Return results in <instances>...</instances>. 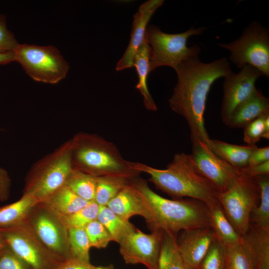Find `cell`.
<instances>
[{
  "label": "cell",
  "instance_id": "cell-1",
  "mask_svg": "<svg viewBox=\"0 0 269 269\" xmlns=\"http://www.w3.org/2000/svg\"><path fill=\"white\" fill-rule=\"evenodd\" d=\"M177 83L168 100L170 108L186 120L190 131L191 143L210 139L205 127L204 112L210 89L216 80L233 73L225 57L209 63L198 56L182 62L175 70Z\"/></svg>",
  "mask_w": 269,
  "mask_h": 269
},
{
  "label": "cell",
  "instance_id": "cell-2",
  "mask_svg": "<svg viewBox=\"0 0 269 269\" xmlns=\"http://www.w3.org/2000/svg\"><path fill=\"white\" fill-rule=\"evenodd\" d=\"M130 183L149 213L148 225L152 231H161L176 236L180 231L210 226L209 209L203 202L191 198H164L138 176L131 178Z\"/></svg>",
  "mask_w": 269,
  "mask_h": 269
},
{
  "label": "cell",
  "instance_id": "cell-3",
  "mask_svg": "<svg viewBox=\"0 0 269 269\" xmlns=\"http://www.w3.org/2000/svg\"><path fill=\"white\" fill-rule=\"evenodd\" d=\"M140 173L149 175V180L162 192L177 199H194L208 207L219 202V191L195 167L190 154L176 153L165 169H157L139 162H132Z\"/></svg>",
  "mask_w": 269,
  "mask_h": 269
},
{
  "label": "cell",
  "instance_id": "cell-4",
  "mask_svg": "<svg viewBox=\"0 0 269 269\" xmlns=\"http://www.w3.org/2000/svg\"><path fill=\"white\" fill-rule=\"evenodd\" d=\"M73 167L95 177L120 175L131 179L140 173L113 142L94 134L81 132L71 138Z\"/></svg>",
  "mask_w": 269,
  "mask_h": 269
},
{
  "label": "cell",
  "instance_id": "cell-5",
  "mask_svg": "<svg viewBox=\"0 0 269 269\" xmlns=\"http://www.w3.org/2000/svg\"><path fill=\"white\" fill-rule=\"evenodd\" d=\"M71 139L35 162L28 172L22 195L44 202L65 185L73 167Z\"/></svg>",
  "mask_w": 269,
  "mask_h": 269
},
{
  "label": "cell",
  "instance_id": "cell-6",
  "mask_svg": "<svg viewBox=\"0 0 269 269\" xmlns=\"http://www.w3.org/2000/svg\"><path fill=\"white\" fill-rule=\"evenodd\" d=\"M206 27L202 26L179 33L170 34L163 32L157 26L147 27L145 38L149 46V72L161 66H169L175 70L184 61L198 56L200 47L197 45L188 47L190 37L202 33Z\"/></svg>",
  "mask_w": 269,
  "mask_h": 269
},
{
  "label": "cell",
  "instance_id": "cell-7",
  "mask_svg": "<svg viewBox=\"0 0 269 269\" xmlns=\"http://www.w3.org/2000/svg\"><path fill=\"white\" fill-rule=\"evenodd\" d=\"M45 247L62 262L72 258L69 227L63 215L45 202H38L23 223Z\"/></svg>",
  "mask_w": 269,
  "mask_h": 269
},
{
  "label": "cell",
  "instance_id": "cell-8",
  "mask_svg": "<svg viewBox=\"0 0 269 269\" xmlns=\"http://www.w3.org/2000/svg\"><path fill=\"white\" fill-rule=\"evenodd\" d=\"M260 199L258 184L242 169L228 188L218 195V201L226 217L242 237L249 228L251 212L259 205Z\"/></svg>",
  "mask_w": 269,
  "mask_h": 269
},
{
  "label": "cell",
  "instance_id": "cell-9",
  "mask_svg": "<svg viewBox=\"0 0 269 269\" xmlns=\"http://www.w3.org/2000/svg\"><path fill=\"white\" fill-rule=\"evenodd\" d=\"M13 53L15 61L36 81L57 83L66 77L69 69L59 51L51 45L19 44Z\"/></svg>",
  "mask_w": 269,
  "mask_h": 269
},
{
  "label": "cell",
  "instance_id": "cell-10",
  "mask_svg": "<svg viewBox=\"0 0 269 269\" xmlns=\"http://www.w3.org/2000/svg\"><path fill=\"white\" fill-rule=\"evenodd\" d=\"M218 45L230 52V60L239 69L250 65L269 77V32L259 22H251L238 39Z\"/></svg>",
  "mask_w": 269,
  "mask_h": 269
},
{
  "label": "cell",
  "instance_id": "cell-11",
  "mask_svg": "<svg viewBox=\"0 0 269 269\" xmlns=\"http://www.w3.org/2000/svg\"><path fill=\"white\" fill-rule=\"evenodd\" d=\"M3 244L29 269H58L63 262L55 257L23 223L0 230Z\"/></svg>",
  "mask_w": 269,
  "mask_h": 269
},
{
  "label": "cell",
  "instance_id": "cell-12",
  "mask_svg": "<svg viewBox=\"0 0 269 269\" xmlns=\"http://www.w3.org/2000/svg\"><path fill=\"white\" fill-rule=\"evenodd\" d=\"M162 235L161 231L146 234L135 228L119 244L120 253L126 263L157 269Z\"/></svg>",
  "mask_w": 269,
  "mask_h": 269
},
{
  "label": "cell",
  "instance_id": "cell-13",
  "mask_svg": "<svg viewBox=\"0 0 269 269\" xmlns=\"http://www.w3.org/2000/svg\"><path fill=\"white\" fill-rule=\"evenodd\" d=\"M190 155L199 173L219 192L225 191L241 171L219 158L201 140L192 143Z\"/></svg>",
  "mask_w": 269,
  "mask_h": 269
},
{
  "label": "cell",
  "instance_id": "cell-14",
  "mask_svg": "<svg viewBox=\"0 0 269 269\" xmlns=\"http://www.w3.org/2000/svg\"><path fill=\"white\" fill-rule=\"evenodd\" d=\"M263 74L255 67L245 65L239 72L224 78L221 116L224 123L235 108L256 89L255 83Z\"/></svg>",
  "mask_w": 269,
  "mask_h": 269
},
{
  "label": "cell",
  "instance_id": "cell-15",
  "mask_svg": "<svg viewBox=\"0 0 269 269\" xmlns=\"http://www.w3.org/2000/svg\"><path fill=\"white\" fill-rule=\"evenodd\" d=\"M216 239L212 229L208 226L183 231L176 242L178 251L187 266L197 269Z\"/></svg>",
  "mask_w": 269,
  "mask_h": 269
},
{
  "label": "cell",
  "instance_id": "cell-16",
  "mask_svg": "<svg viewBox=\"0 0 269 269\" xmlns=\"http://www.w3.org/2000/svg\"><path fill=\"white\" fill-rule=\"evenodd\" d=\"M163 0H149L143 3L134 15L131 38L122 57L118 62L116 71L132 68L135 54L144 38L147 24L156 10L163 3Z\"/></svg>",
  "mask_w": 269,
  "mask_h": 269
},
{
  "label": "cell",
  "instance_id": "cell-17",
  "mask_svg": "<svg viewBox=\"0 0 269 269\" xmlns=\"http://www.w3.org/2000/svg\"><path fill=\"white\" fill-rule=\"evenodd\" d=\"M269 113V99L257 89L238 105L224 123L232 128H244L260 116Z\"/></svg>",
  "mask_w": 269,
  "mask_h": 269
},
{
  "label": "cell",
  "instance_id": "cell-18",
  "mask_svg": "<svg viewBox=\"0 0 269 269\" xmlns=\"http://www.w3.org/2000/svg\"><path fill=\"white\" fill-rule=\"evenodd\" d=\"M107 206L125 220L129 221L130 218L137 215L143 217L148 224L150 222L147 209L130 183L112 199Z\"/></svg>",
  "mask_w": 269,
  "mask_h": 269
},
{
  "label": "cell",
  "instance_id": "cell-19",
  "mask_svg": "<svg viewBox=\"0 0 269 269\" xmlns=\"http://www.w3.org/2000/svg\"><path fill=\"white\" fill-rule=\"evenodd\" d=\"M242 239L255 269H269V229L259 228L250 224Z\"/></svg>",
  "mask_w": 269,
  "mask_h": 269
},
{
  "label": "cell",
  "instance_id": "cell-20",
  "mask_svg": "<svg viewBox=\"0 0 269 269\" xmlns=\"http://www.w3.org/2000/svg\"><path fill=\"white\" fill-rule=\"evenodd\" d=\"M206 144L219 158L239 169L248 165L249 158L257 147L256 145L243 146L210 138Z\"/></svg>",
  "mask_w": 269,
  "mask_h": 269
},
{
  "label": "cell",
  "instance_id": "cell-21",
  "mask_svg": "<svg viewBox=\"0 0 269 269\" xmlns=\"http://www.w3.org/2000/svg\"><path fill=\"white\" fill-rule=\"evenodd\" d=\"M149 46L145 39L138 49L133 62L138 78L135 88L138 90L143 97V101L145 108L152 111L157 110L154 100L147 87V79L149 69Z\"/></svg>",
  "mask_w": 269,
  "mask_h": 269
},
{
  "label": "cell",
  "instance_id": "cell-22",
  "mask_svg": "<svg viewBox=\"0 0 269 269\" xmlns=\"http://www.w3.org/2000/svg\"><path fill=\"white\" fill-rule=\"evenodd\" d=\"M38 202L31 196L22 195L18 200L0 207V230L21 225Z\"/></svg>",
  "mask_w": 269,
  "mask_h": 269
},
{
  "label": "cell",
  "instance_id": "cell-23",
  "mask_svg": "<svg viewBox=\"0 0 269 269\" xmlns=\"http://www.w3.org/2000/svg\"><path fill=\"white\" fill-rule=\"evenodd\" d=\"M210 227L217 240L226 246L240 242L242 237L235 230L226 217L219 202L208 207Z\"/></svg>",
  "mask_w": 269,
  "mask_h": 269
},
{
  "label": "cell",
  "instance_id": "cell-24",
  "mask_svg": "<svg viewBox=\"0 0 269 269\" xmlns=\"http://www.w3.org/2000/svg\"><path fill=\"white\" fill-rule=\"evenodd\" d=\"M44 202L63 216L76 212L89 202L78 196L65 185L56 190Z\"/></svg>",
  "mask_w": 269,
  "mask_h": 269
},
{
  "label": "cell",
  "instance_id": "cell-25",
  "mask_svg": "<svg viewBox=\"0 0 269 269\" xmlns=\"http://www.w3.org/2000/svg\"><path fill=\"white\" fill-rule=\"evenodd\" d=\"M130 178L120 175L97 177L94 201L100 206H107L122 190L130 184Z\"/></svg>",
  "mask_w": 269,
  "mask_h": 269
},
{
  "label": "cell",
  "instance_id": "cell-26",
  "mask_svg": "<svg viewBox=\"0 0 269 269\" xmlns=\"http://www.w3.org/2000/svg\"><path fill=\"white\" fill-rule=\"evenodd\" d=\"M157 269H192L185 264L178 251L176 236L162 232Z\"/></svg>",
  "mask_w": 269,
  "mask_h": 269
},
{
  "label": "cell",
  "instance_id": "cell-27",
  "mask_svg": "<svg viewBox=\"0 0 269 269\" xmlns=\"http://www.w3.org/2000/svg\"><path fill=\"white\" fill-rule=\"evenodd\" d=\"M106 229L113 241L119 244L135 227L113 212L108 206H100L97 219Z\"/></svg>",
  "mask_w": 269,
  "mask_h": 269
},
{
  "label": "cell",
  "instance_id": "cell-28",
  "mask_svg": "<svg viewBox=\"0 0 269 269\" xmlns=\"http://www.w3.org/2000/svg\"><path fill=\"white\" fill-rule=\"evenodd\" d=\"M253 177L260 188V199L259 205L251 212L250 224L269 229V175Z\"/></svg>",
  "mask_w": 269,
  "mask_h": 269
},
{
  "label": "cell",
  "instance_id": "cell-29",
  "mask_svg": "<svg viewBox=\"0 0 269 269\" xmlns=\"http://www.w3.org/2000/svg\"><path fill=\"white\" fill-rule=\"evenodd\" d=\"M97 177L73 168L65 185L82 199L91 201L94 200Z\"/></svg>",
  "mask_w": 269,
  "mask_h": 269
},
{
  "label": "cell",
  "instance_id": "cell-30",
  "mask_svg": "<svg viewBox=\"0 0 269 269\" xmlns=\"http://www.w3.org/2000/svg\"><path fill=\"white\" fill-rule=\"evenodd\" d=\"M227 269H255L243 239L235 244L226 246Z\"/></svg>",
  "mask_w": 269,
  "mask_h": 269
},
{
  "label": "cell",
  "instance_id": "cell-31",
  "mask_svg": "<svg viewBox=\"0 0 269 269\" xmlns=\"http://www.w3.org/2000/svg\"><path fill=\"white\" fill-rule=\"evenodd\" d=\"M69 242L72 258L90 262L91 246L84 228H69Z\"/></svg>",
  "mask_w": 269,
  "mask_h": 269
},
{
  "label": "cell",
  "instance_id": "cell-32",
  "mask_svg": "<svg viewBox=\"0 0 269 269\" xmlns=\"http://www.w3.org/2000/svg\"><path fill=\"white\" fill-rule=\"evenodd\" d=\"M99 208L100 206L93 200L76 212L63 217L69 228H84L89 223L97 219Z\"/></svg>",
  "mask_w": 269,
  "mask_h": 269
},
{
  "label": "cell",
  "instance_id": "cell-33",
  "mask_svg": "<svg viewBox=\"0 0 269 269\" xmlns=\"http://www.w3.org/2000/svg\"><path fill=\"white\" fill-rule=\"evenodd\" d=\"M226 246L216 240L201 261L197 269H225Z\"/></svg>",
  "mask_w": 269,
  "mask_h": 269
},
{
  "label": "cell",
  "instance_id": "cell-34",
  "mask_svg": "<svg viewBox=\"0 0 269 269\" xmlns=\"http://www.w3.org/2000/svg\"><path fill=\"white\" fill-rule=\"evenodd\" d=\"M84 229L91 247L106 248L112 238L105 227L97 220L89 223Z\"/></svg>",
  "mask_w": 269,
  "mask_h": 269
},
{
  "label": "cell",
  "instance_id": "cell-35",
  "mask_svg": "<svg viewBox=\"0 0 269 269\" xmlns=\"http://www.w3.org/2000/svg\"><path fill=\"white\" fill-rule=\"evenodd\" d=\"M268 116L269 113L263 115L244 127L243 139L248 145H255L262 138L265 121Z\"/></svg>",
  "mask_w": 269,
  "mask_h": 269
},
{
  "label": "cell",
  "instance_id": "cell-36",
  "mask_svg": "<svg viewBox=\"0 0 269 269\" xmlns=\"http://www.w3.org/2000/svg\"><path fill=\"white\" fill-rule=\"evenodd\" d=\"M19 44L6 27V17L0 14V53L13 52Z\"/></svg>",
  "mask_w": 269,
  "mask_h": 269
},
{
  "label": "cell",
  "instance_id": "cell-37",
  "mask_svg": "<svg viewBox=\"0 0 269 269\" xmlns=\"http://www.w3.org/2000/svg\"><path fill=\"white\" fill-rule=\"evenodd\" d=\"M0 269H29L4 244L0 250Z\"/></svg>",
  "mask_w": 269,
  "mask_h": 269
},
{
  "label": "cell",
  "instance_id": "cell-38",
  "mask_svg": "<svg viewBox=\"0 0 269 269\" xmlns=\"http://www.w3.org/2000/svg\"><path fill=\"white\" fill-rule=\"evenodd\" d=\"M269 160V146L257 147L252 153L248 166H253Z\"/></svg>",
  "mask_w": 269,
  "mask_h": 269
},
{
  "label": "cell",
  "instance_id": "cell-39",
  "mask_svg": "<svg viewBox=\"0 0 269 269\" xmlns=\"http://www.w3.org/2000/svg\"><path fill=\"white\" fill-rule=\"evenodd\" d=\"M11 185L10 178L7 172L0 168V201H4L8 199L10 194Z\"/></svg>",
  "mask_w": 269,
  "mask_h": 269
},
{
  "label": "cell",
  "instance_id": "cell-40",
  "mask_svg": "<svg viewBox=\"0 0 269 269\" xmlns=\"http://www.w3.org/2000/svg\"><path fill=\"white\" fill-rule=\"evenodd\" d=\"M252 177L269 175V160L253 166H247L242 169Z\"/></svg>",
  "mask_w": 269,
  "mask_h": 269
},
{
  "label": "cell",
  "instance_id": "cell-41",
  "mask_svg": "<svg viewBox=\"0 0 269 269\" xmlns=\"http://www.w3.org/2000/svg\"><path fill=\"white\" fill-rule=\"evenodd\" d=\"M96 268L90 262L71 258L63 262L58 269H95Z\"/></svg>",
  "mask_w": 269,
  "mask_h": 269
},
{
  "label": "cell",
  "instance_id": "cell-42",
  "mask_svg": "<svg viewBox=\"0 0 269 269\" xmlns=\"http://www.w3.org/2000/svg\"><path fill=\"white\" fill-rule=\"evenodd\" d=\"M15 61L13 52L0 53V65H4Z\"/></svg>",
  "mask_w": 269,
  "mask_h": 269
},
{
  "label": "cell",
  "instance_id": "cell-43",
  "mask_svg": "<svg viewBox=\"0 0 269 269\" xmlns=\"http://www.w3.org/2000/svg\"><path fill=\"white\" fill-rule=\"evenodd\" d=\"M262 138L269 139V116H268L265 121L264 132Z\"/></svg>",
  "mask_w": 269,
  "mask_h": 269
},
{
  "label": "cell",
  "instance_id": "cell-44",
  "mask_svg": "<svg viewBox=\"0 0 269 269\" xmlns=\"http://www.w3.org/2000/svg\"><path fill=\"white\" fill-rule=\"evenodd\" d=\"M95 269H111L110 268L97 267Z\"/></svg>",
  "mask_w": 269,
  "mask_h": 269
},
{
  "label": "cell",
  "instance_id": "cell-45",
  "mask_svg": "<svg viewBox=\"0 0 269 269\" xmlns=\"http://www.w3.org/2000/svg\"><path fill=\"white\" fill-rule=\"evenodd\" d=\"M3 245V242L0 235V245Z\"/></svg>",
  "mask_w": 269,
  "mask_h": 269
},
{
  "label": "cell",
  "instance_id": "cell-46",
  "mask_svg": "<svg viewBox=\"0 0 269 269\" xmlns=\"http://www.w3.org/2000/svg\"><path fill=\"white\" fill-rule=\"evenodd\" d=\"M2 245H0V250Z\"/></svg>",
  "mask_w": 269,
  "mask_h": 269
},
{
  "label": "cell",
  "instance_id": "cell-47",
  "mask_svg": "<svg viewBox=\"0 0 269 269\" xmlns=\"http://www.w3.org/2000/svg\"><path fill=\"white\" fill-rule=\"evenodd\" d=\"M227 269L226 267V269Z\"/></svg>",
  "mask_w": 269,
  "mask_h": 269
}]
</instances>
